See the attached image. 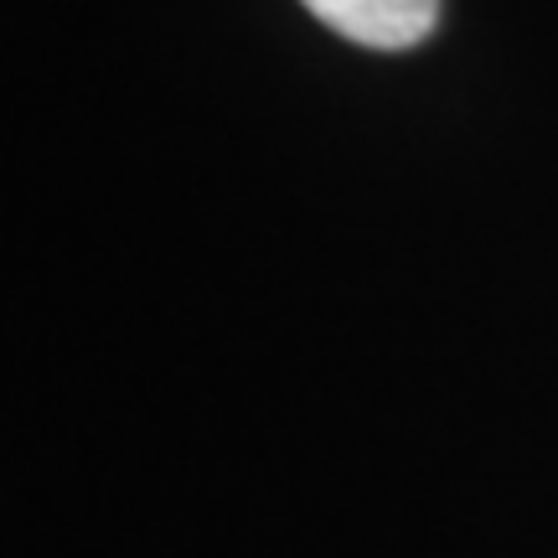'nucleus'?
Segmentation results:
<instances>
[{
    "label": "nucleus",
    "instance_id": "obj_1",
    "mask_svg": "<svg viewBox=\"0 0 558 558\" xmlns=\"http://www.w3.org/2000/svg\"><path fill=\"white\" fill-rule=\"evenodd\" d=\"M337 37L373 47V52H403L435 32L439 0H300Z\"/></svg>",
    "mask_w": 558,
    "mask_h": 558
}]
</instances>
